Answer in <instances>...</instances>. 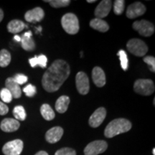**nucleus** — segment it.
Here are the masks:
<instances>
[{
    "mask_svg": "<svg viewBox=\"0 0 155 155\" xmlns=\"http://www.w3.org/2000/svg\"><path fill=\"white\" fill-rule=\"evenodd\" d=\"M9 111V108L6 104L2 101H0V115H6Z\"/></svg>",
    "mask_w": 155,
    "mask_h": 155,
    "instance_id": "34",
    "label": "nucleus"
},
{
    "mask_svg": "<svg viewBox=\"0 0 155 155\" xmlns=\"http://www.w3.org/2000/svg\"><path fill=\"white\" fill-rule=\"evenodd\" d=\"M146 7L141 2H134L128 7L127 10V17L129 19H134L136 17L143 15L146 12Z\"/></svg>",
    "mask_w": 155,
    "mask_h": 155,
    "instance_id": "11",
    "label": "nucleus"
},
{
    "mask_svg": "<svg viewBox=\"0 0 155 155\" xmlns=\"http://www.w3.org/2000/svg\"><path fill=\"white\" fill-rule=\"evenodd\" d=\"M45 17L44 10L41 7H35V8L29 10L25 13V19L29 22H40Z\"/></svg>",
    "mask_w": 155,
    "mask_h": 155,
    "instance_id": "13",
    "label": "nucleus"
},
{
    "mask_svg": "<svg viewBox=\"0 0 155 155\" xmlns=\"http://www.w3.org/2000/svg\"><path fill=\"white\" fill-rule=\"evenodd\" d=\"M134 30H137L139 34L144 37L152 36L154 32V26L152 22L142 19L136 21L133 23Z\"/></svg>",
    "mask_w": 155,
    "mask_h": 155,
    "instance_id": "6",
    "label": "nucleus"
},
{
    "mask_svg": "<svg viewBox=\"0 0 155 155\" xmlns=\"http://www.w3.org/2000/svg\"><path fill=\"white\" fill-rule=\"evenodd\" d=\"M14 40H16L17 42H21V38L19 35H15Z\"/></svg>",
    "mask_w": 155,
    "mask_h": 155,
    "instance_id": "39",
    "label": "nucleus"
},
{
    "mask_svg": "<svg viewBox=\"0 0 155 155\" xmlns=\"http://www.w3.org/2000/svg\"><path fill=\"white\" fill-rule=\"evenodd\" d=\"M108 144L104 140H96L89 143L84 150L85 155H98L107 150Z\"/></svg>",
    "mask_w": 155,
    "mask_h": 155,
    "instance_id": "7",
    "label": "nucleus"
},
{
    "mask_svg": "<svg viewBox=\"0 0 155 155\" xmlns=\"http://www.w3.org/2000/svg\"><path fill=\"white\" fill-rule=\"evenodd\" d=\"M23 141L20 139H15L6 143L2 148V152L5 155H19L22 153Z\"/></svg>",
    "mask_w": 155,
    "mask_h": 155,
    "instance_id": "8",
    "label": "nucleus"
},
{
    "mask_svg": "<svg viewBox=\"0 0 155 155\" xmlns=\"http://www.w3.org/2000/svg\"><path fill=\"white\" fill-rule=\"evenodd\" d=\"M63 134V128L60 127H55L49 129L45 134V139L50 144H55L61 140Z\"/></svg>",
    "mask_w": 155,
    "mask_h": 155,
    "instance_id": "14",
    "label": "nucleus"
},
{
    "mask_svg": "<svg viewBox=\"0 0 155 155\" xmlns=\"http://www.w3.org/2000/svg\"><path fill=\"white\" fill-rule=\"evenodd\" d=\"M92 79L96 86L103 87L106 84V75L100 67H95L92 71Z\"/></svg>",
    "mask_w": 155,
    "mask_h": 155,
    "instance_id": "16",
    "label": "nucleus"
},
{
    "mask_svg": "<svg viewBox=\"0 0 155 155\" xmlns=\"http://www.w3.org/2000/svg\"><path fill=\"white\" fill-rule=\"evenodd\" d=\"M3 18H4V12H3L2 9H0V22L2 21Z\"/></svg>",
    "mask_w": 155,
    "mask_h": 155,
    "instance_id": "38",
    "label": "nucleus"
},
{
    "mask_svg": "<svg viewBox=\"0 0 155 155\" xmlns=\"http://www.w3.org/2000/svg\"><path fill=\"white\" fill-rule=\"evenodd\" d=\"M55 155H76V152L73 149L64 147V148L58 150L55 152Z\"/></svg>",
    "mask_w": 155,
    "mask_h": 155,
    "instance_id": "29",
    "label": "nucleus"
},
{
    "mask_svg": "<svg viewBox=\"0 0 155 155\" xmlns=\"http://www.w3.org/2000/svg\"><path fill=\"white\" fill-rule=\"evenodd\" d=\"M23 91L25 93L26 96L28 97H33L37 93L35 86H34L32 84H29L26 87H25L23 88Z\"/></svg>",
    "mask_w": 155,
    "mask_h": 155,
    "instance_id": "30",
    "label": "nucleus"
},
{
    "mask_svg": "<svg viewBox=\"0 0 155 155\" xmlns=\"http://www.w3.org/2000/svg\"><path fill=\"white\" fill-rule=\"evenodd\" d=\"M21 45L26 51H32L35 48V43L32 38H27L23 36L21 38Z\"/></svg>",
    "mask_w": 155,
    "mask_h": 155,
    "instance_id": "22",
    "label": "nucleus"
},
{
    "mask_svg": "<svg viewBox=\"0 0 155 155\" xmlns=\"http://www.w3.org/2000/svg\"><path fill=\"white\" fill-rule=\"evenodd\" d=\"M118 55H119L120 58V61H121V65L122 69H123L124 71H127L128 69V58L127 53H126L124 50H119Z\"/></svg>",
    "mask_w": 155,
    "mask_h": 155,
    "instance_id": "27",
    "label": "nucleus"
},
{
    "mask_svg": "<svg viewBox=\"0 0 155 155\" xmlns=\"http://www.w3.org/2000/svg\"><path fill=\"white\" fill-rule=\"evenodd\" d=\"M70 73L69 65L63 60H56L52 63L42 78V86L47 92L53 93L61 88Z\"/></svg>",
    "mask_w": 155,
    "mask_h": 155,
    "instance_id": "1",
    "label": "nucleus"
},
{
    "mask_svg": "<svg viewBox=\"0 0 155 155\" xmlns=\"http://www.w3.org/2000/svg\"><path fill=\"white\" fill-rule=\"evenodd\" d=\"M11 62V54L8 50L2 49L0 51V67L8 66Z\"/></svg>",
    "mask_w": 155,
    "mask_h": 155,
    "instance_id": "23",
    "label": "nucleus"
},
{
    "mask_svg": "<svg viewBox=\"0 0 155 155\" xmlns=\"http://www.w3.org/2000/svg\"><path fill=\"white\" fill-rule=\"evenodd\" d=\"M23 36L27 37V38H32V32H30V31H28V32H25V33L23 35Z\"/></svg>",
    "mask_w": 155,
    "mask_h": 155,
    "instance_id": "36",
    "label": "nucleus"
},
{
    "mask_svg": "<svg viewBox=\"0 0 155 155\" xmlns=\"http://www.w3.org/2000/svg\"><path fill=\"white\" fill-rule=\"evenodd\" d=\"M96 0H88V1H87V2H88V3H94V2H96Z\"/></svg>",
    "mask_w": 155,
    "mask_h": 155,
    "instance_id": "40",
    "label": "nucleus"
},
{
    "mask_svg": "<svg viewBox=\"0 0 155 155\" xmlns=\"http://www.w3.org/2000/svg\"><path fill=\"white\" fill-rule=\"evenodd\" d=\"M144 62L147 65H150L151 71L154 72L155 71V58L152 56H147L144 58Z\"/></svg>",
    "mask_w": 155,
    "mask_h": 155,
    "instance_id": "32",
    "label": "nucleus"
},
{
    "mask_svg": "<svg viewBox=\"0 0 155 155\" xmlns=\"http://www.w3.org/2000/svg\"><path fill=\"white\" fill-rule=\"evenodd\" d=\"M75 84L78 91L81 95H86L89 92L90 85H89L88 77L83 71L78 72L75 77Z\"/></svg>",
    "mask_w": 155,
    "mask_h": 155,
    "instance_id": "9",
    "label": "nucleus"
},
{
    "mask_svg": "<svg viewBox=\"0 0 155 155\" xmlns=\"http://www.w3.org/2000/svg\"><path fill=\"white\" fill-rule=\"evenodd\" d=\"M29 63H30L31 67L35 68V66L38 65V58H37V56H35L34 58H30L29 60Z\"/></svg>",
    "mask_w": 155,
    "mask_h": 155,
    "instance_id": "35",
    "label": "nucleus"
},
{
    "mask_svg": "<svg viewBox=\"0 0 155 155\" xmlns=\"http://www.w3.org/2000/svg\"><path fill=\"white\" fill-rule=\"evenodd\" d=\"M128 50L137 57H142L148 52V47L143 40L134 38L129 40L127 44Z\"/></svg>",
    "mask_w": 155,
    "mask_h": 155,
    "instance_id": "4",
    "label": "nucleus"
},
{
    "mask_svg": "<svg viewBox=\"0 0 155 155\" xmlns=\"http://www.w3.org/2000/svg\"><path fill=\"white\" fill-rule=\"evenodd\" d=\"M13 115L16 120H19V121H25L26 119V111H25V108L22 106H15L14 109H13Z\"/></svg>",
    "mask_w": 155,
    "mask_h": 155,
    "instance_id": "24",
    "label": "nucleus"
},
{
    "mask_svg": "<svg viewBox=\"0 0 155 155\" xmlns=\"http://www.w3.org/2000/svg\"><path fill=\"white\" fill-rule=\"evenodd\" d=\"M70 104V98L67 96H62L58 98L55 103V109L58 113L63 114L68 110Z\"/></svg>",
    "mask_w": 155,
    "mask_h": 155,
    "instance_id": "19",
    "label": "nucleus"
},
{
    "mask_svg": "<svg viewBox=\"0 0 155 155\" xmlns=\"http://www.w3.org/2000/svg\"><path fill=\"white\" fill-rule=\"evenodd\" d=\"M125 2L123 0H116L114 5V12L116 15H121L124 10Z\"/></svg>",
    "mask_w": 155,
    "mask_h": 155,
    "instance_id": "26",
    "label": "nucleus"
},
{
    "mask_svg": "<svg viewBox=\"0 0 155 155\" xmlns=\"http://www.w3.org/2000/svg\"><path fill=\"white\" fill-rule=\"evenodd\" d=\"M90 26L94 30L99 31L101 32H107L109 29L108 23L102 19L95 18L93 19L90 22Z\"/></svg>",
    "mask_w": 155,
    "mask_h": 155,
    "instance_id": "20",
    "label": "nucleus"
},
{
    "mask_svg": "<svg viewBox=\"0 0 155 155\" xmlns=\"http://www.w3.org/2000/svg\"><path fill=\"white\" fill-rule=\"evenodd\" d=\"M152 153H153V155H155V149H154V148L153 149V150H152Z\"/></svg>",
    "mask_w": 155,
    "mask_h": 155,
    "instance_id": "41",
    "label": "nucleus"
},
{
    "mask_svg": "<svg viewBox=\"0 0 155 155\" xmlns=\"http://www.w3.org/2000/svg\"><path fill=\"white\" fill-rule=\"evenodd\" d=\"M20 127V124L17 120L11 118H7L2 120L0 128L5 132H13L17 131Z\"/></svg>",
    "mask_w": 155,
    "mask_h": 155,
    "instance_id": "15",
    "label": "nucleus"
},
{
    "mask_svg": "<svg viewBox=\"0 0 155 155\" xmlns=\"http://www.w3.org/2000/svg\"><path fill=\"white\" fill-rule=\"evenodd\" d=\"M35 155H48V154L46 152H45V151H40V152L36 153Z\"/></svg>",
    "mask_w": 155,
    "mask_h": 155,
    "instance_id": "37",
    "label": "nucleus"
},
{
    "mask_svg": "<svg viewBox=\"0 0 155 155\" xmlns=\"http://www.w3.org/2000/svg\"><path fill=\"white\" fill-rule=\"evenodd\" d=\"M37 58H38V65L41 67L42 68H45L47 65L48 63L47 57L44 55H40L38 57H37Z\"/></svg>",
    "mask_w": 155,
    "mask_h": 155,
    "instance_id": "33",
    "label": "nucleus"
},
{
    "mask_svg": "<svg viewBox=\"0 0 155 155\" xmlns=\"http://www.w3.org/2000/svg\"><path fill=\"white\" fill-rule=\"evenodd\" d=\"M111 1L110 0H104V1L101 2L96 7L94 12L95 16L96 17V18L102 19L107 17L111 11Z\"/></svg>",
    "mask_w": 155,
    "mask_h": 155,
    "instance_id": "12",
    "label": "nucleus"
},
{
    "mask_svg": "<svg viewBox=\"0 0 155 155\" xmlns=\"http://www.w3.org/2000/svg\"><path fill=\"white\" fill-rule=\"evenodd\" d=\"M26 27V25L22 21L19 19H13L7 25V30L9 32L12 34H16L22 32Z\"/></svg>",
    "mask_w": 155,
    "mask_h": 155,
    "instance_id": "18",
    "label": "nucleus"
},
{
    "mask_svg": "<svg viewBox=\"0 0 155 155\" xmlns=\"http://www.w3.org/2000/svg\"><path fill=\"white\" fill-rule=\"evenodd\" d=\"M106 116V110L105 108L101 107L98 108L95 111L90 119H89L88 123L89 125L93 128L98 127L103 123Z\"/></svg>",
    "mask_w": 155,
    "mask_h": 155,
    "instance_id": "10",
    "label": "nucleus"
},
{
    "mask_svg": "<svg viewBox=\"0 0 155 155\" xmlns=\"http://www.w3.org/2000/svg\"><path fill=\"white\" fill-rule=\"evenodd\" d=\"M13 80L15 83H17L19 85L24 84L28 81V77L23 74H17L14 78H12Z\"/></svg>",
    "mask_w": 155,
    "mask_h": 155,
    "instance_id": "31",
    "label": "nucleus"
},
{
    "mask_svg": "<svg viewBox=\"0 0 155 155\" xmlns=\"http://www.w3.org/2000/svg\"><path fill=\"white\" fill-rule=\"evenodd\" d=\"M61 25L64 30L70 35L77 34L80 28L78 19L73 13L64 15L61 19Z\"/></svg>",
    "mask_w": 155,
    "mask_h": 155,
    "instance_id": "3",
    "label": "nucleus"
},
{
    "mask_svg": "<svg viewBox=\"0 0 155 155\" xmlns=\"http://www.w3.org/2000/svg\"><path fill=\"white\" fill-rule=\"evenodd\" d=\"M0 98L5 103H10L12 100V96L8 89L2 88L0 91Z\"/></svg>",
    "mask_w": 155,
    "mask_h": 155,
    "instance_id": "28",
    "label": "nucleus"
},
{
    "mask_svg": "<svg viewBox=\"0 0 155 155\" xmlns=\"http://www.w3.org/2000/svg\"><path fill=\"white\" fill-rule=\"evenodd\" d=\"M48 2L51 7L54 8H61V7H67L70 5V0H50V1H45Z\"/></svg>",
    "mask_w": 155,
    "mask_h": 155,
    "instance_id": "25",
    "label": "nucleus"
},
{
    "mask_svg": "<svg viewBox=\"0 0 155 155\" xmlns=\"http://www.w3.org/2000/svg\"><path fill=\"white\" fill-rule=\"evenodd\" d=\"M131 123L126 119H116L110 122L106 127L104 135L107 138H112L120 134L127 132L131 129Z\"/></svg>",
    "mask_w": 155,
    "mask_h": 155,
    "instance_id": "2",
    "label": "nucleus"
},
{
    "mask_svg": "<svg viewBox=\"0 0 155 155\" xmlns=\"http://www.w3.org/2000/svg\"><path fill=\"white\" fill-rule=\"evenodd\" d=\"M6 88L8 89L9 92L11 93L12 98H19L22 95V91H21L20 86L15 83L12 78H8L5 81Z\"/></svg>",
    "mask_w": 155,
    "mask_h": 155,
    "instance_id": "17",
    "label": "nucleus"
},
{
    "mask_svg": "<svg viewBox=\"0 0 155 155\" xmlns=\"http://www.w3.org/2000/svg\"><path fill=\"white\" fill-rule=\"evenodd\" d=\"M154 84L150 79H139L134 83V90L142 96H150L154 92Z\"/></svg>",
    "mask_w": 155,
    "mask_h": 155,
    "instance_id": "5",
    "label": "nucleus"
},
{
    "mask_svg": "<svg viewBox=\"0 0 155 155\" xmlns=\"http://www.w3.org/2000/svg\"><path fill=\"white\" fill-rule=\"evenodd\" d=\"M40 113L42 117L47 121H51L55 118V114L50 105L45 104L40 108Z\"/></svg>",
    "mask_w": 155,
    "mask_h": 155,
    "instance_id": "21",
    "label": "nucleus"
}]
</instances>
